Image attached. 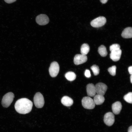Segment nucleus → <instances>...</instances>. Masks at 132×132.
Instances as JSON below:
<instances>
[{
  "label": "nucleus",
  "mask_w": 132,
  "mask_h": 132,
  "mask_svg": "<svg viewBox=\"0 0 132 132\" xmlns=\"http://www.w3.org/2000/svg\"><path fill=\"white\" fill-rule=\"evenodd\" d=\"M33 106L32 102L28 99L23 98L17 100L14 105L16 111L18 113L25 114L30 112Z\"/></svg>",
  "instance_id": "nucleus-1"
},
{
  "label": "nucleus",
  "mask_w": 132,
  "mask_h": 132,
  "mask_svg": "<svg viewBox=\"0 0 132 132\" xmlns=\"http://www.w3.org/2000/svg\"><path fill=\"white\" fill-rule=\"evenodd\" d=\"M14 97V95L12 92H9L6 94L3 97L2 100V106L5 108L9 107L13 101Z\"/></svg>",
  "instance_id": "nucleus-2"
},
{
  "label": "nucleus",
  "mask_w": 132,
  "mask_h": 132,
  "mask_svg": "<svg viewBox=\"0 0 132 132\" xmlns=\"http://www.w3.org/2000/svg\"><path fill=\"white\" fill-rule=\"evenodd\" d=\"M81 101L83 106L85 109H92L95 107V104L93 100L89 96L84 97Z\"/></svg>",
  "instance_id": "nucleus-3"
},
{
  "label": "nucleus",
  "mask_w": 132,
  "mask_h": 132,
  "mask_svg": "<svg viewBox=\"0 0 132 132\" xmlns=\"http://www.w3.org/2000/svg\"><path fill=\"white\" fill-rule=\"evenodd\" d=\"M33 101L35 106L37 108L43 107L44 103V97L39 92L35 94L33 98Z\"/></svg>",
  "instance_id": "nucleus-4"
},
{
  "label": "nucleus",
  "mask_w": 132,
  "mask_h": 132,
  "mask_svg": "<svg viewBox=\"0 0 132 132\" xmlns=\"http://www.w3.org/2000/svg\"><path fill=\"white\" fill-rule=\"evenodd\" d=\"M106 22V19L105 17L100 16L92 20L90 24L94 27L98 28L103 26Z\"/></svg>",
  "instance_id": "nucleus-5"
},
{
  "label": "nucleus",
  "mask_w": 132,
  "mask_h": 132,
  "mask_svg": "<svg viewBox=\"0 0 132 132\" xmlns=\"http://www.w3.org/2000/svg\"><path fill=\"white\" fill-rule=\"evenodd\" d=\"M49 70L50 75L51 77H55L56 76L59 70V66L58 63L55 61L52 62Z\"/></svg>",
  "instance_id": "nucleus-6"
},
{
  "label": "nucleus",
  "mask_w": 132,
  "mask_h": 132,
  "mask_svg": "<svg viewBox=\"0 0 132 132\" xmlns=\"http://www.w3.org/2000/svg\"><path fill=\"white\" fill-rule=\"evenodd\" d=\"M104 121L105 124L109 126H112L115 121V117L114 114L111 112H109L104 115Z\"/></svg>",
  "instance_id": "nucleus-7"
},
{
  "label": "nucleus",
  "mask_w": 132,
  "mask_h": 132,
  "mask_svg": "<svg viewBox=\"0 0 132 132\" xmlns=\"http://www.w3.org/2000/svg\"><path fill=\"white\" fill-rule=\"evenodd\" d=\"M96 93L104 96L107 89V86L105 84L101 82L97 84L95 86Z\"/></svg>",
  "instance_id": "nucleus-8"
},
{
  "label": "nucleus",
  "mask_w": 132,
  "mask_h": 132,
  "mask_svg": "<svg viewBox=\"0 0 132 132\" xmlns=\"http://www.w3.org/2000/svg\"><path fill=\"white\" fill-rule=\"evenodd\" d=\"M36 22L39 25H43L48 24L49 22L48 16L45 14H41L37 16L36 19Z\"/></svg>",
  "instance_id": "nucleus-9"
},
{
  "label": "nucleus",
  "mask_w": 132,
  "mask_h": 132,
  "mask_svg": "<svg viewBox=\"0 0 132 132\" xmlns=\"http://www.w3.org/2000/svg\"><path fill=\"white\" fill-rule=\"evenodd\" d=\"M87 60V57L86 55L77 54L74 58V62L75 65H78L85 63Z\"/></svg>",
  "instance_id": "nucleus-10"
},
{
  "label": "nucleus",
  "mask_w": 132,
  "mask_h": 132,
  "mask_svg": "<svg viewBox=\"0 0 132 132\" xmlns=\"http://www.w3.org/2000/svg\"><path fill=\"white\" fill-rule=\"evenodd\" d=\"M121 53L122 51L120 49L111 52L110 54V58L113 61H118L120 58Z\"/></svg>",
  "instance_id": "nucleus-11"
},
{
  "label": "nucleus",
  "mask_w": 132,
  "mask_h": 132,
  "mask_svg": "<svg viewBox=\"0 0 132 132\" xmlns=\"http://www.w3.org/2000/svg\"><path fill=\"white\" fill-rule=\"evenodd\" d=\"M86 90L89 97H94L96 93L95 86L92 83H89L87 85Z\"/></svg>",
  "instance_id": "nucleus-12"
},
{
  "label": "nucleus",
  "mask_w": 132,
  "mask_h": 132,
  "mask_svg": "<svg viewBox=\"0 0 132 132\" xmlns=\"http://www.w3.org/2000/svg\"><path fill=\"white\" fill-rule=\"evenodd\" d=\"M122 107V105L120 102L117 101L114 102L112 105L113 112L115 114H119L121 111Z\"/></svg>",
  "instance_id": "nucleus-13"
},
{
  "label": "nucleus",
  "mask_w": 132,
  "mask_h": 132,
  "mask_svg": "<svg viewBox=\"0 0 132 132\" xmlns=\"http://www.w3.org/2000/svg\"><path fill=\"white\" fill-rule=\"evenodd\" d=\"M121 35L125 38H131L132 37V28L128 27L125 28L122 32Z\"/></svg>",
  "instance_id": "nucleus-14"
},
{
  "label": "nucleus",
  "mask_w": 132,
  "mask_h": 132,
  "mask_svg": "<svg viewBox=\"0 0 132 132\" xmlns=\"http://www.w3.org/2000/svg\"><path fill=\"white\" fill-rule=\"evenodd\" d=\"M61 101L62 104L67 107L71 106L73 103V100L70 98L66 96L63 97L61 99Z\"/></svg>",
  "instance_id": "nucleus-15"
},
{
  "label": "nucleus",
  "mask_w": 132,
  "mask_h": 132,
  "mask_svg": "<svg viewBox=\"0 0 132 132\" xmlns=\"http://www.w3.org/2000/svg\"><path fill=\"white\" fill-rule=\"evenodd\" d=\"M94 97L93 100L95 105H101L104 101L105 99L103 95L97 94Z\"/></svg>",
  "instance_id": "nucleus-16"
},
{
  "label": "nucleus",
  "mask_w": 132,
  "mask_h": 132,
  "mask_svg": "<svg viewBox=\"0 0 132 132\" xmlns=\"http://www.w3.org/2000/svg\"><path fill=\"white\" fill-rule=\"evenodd\" d=\"M90 48L88 45L86 43H84L81 45L80 49L81 54L86 55L89 51Z\"/></svg>",
  "instance_id": "nucleus-17"
},
{
  "label": "nucleus",
  "mask_w": 132,
  "mask_h": 132,
  "mask_svg": "<svg viewBox=\"0 0 132 132\" xmlns=\"http://www.w3.org/2000/svg\"><path fill=\"white\" fill-rule=\"evenodd\" d=\"M98 52L100 55L103 57L106 56L107 52L106 47L103 45H100L98 48Z\"/></svg>",
  "instance_id": "nucleus-18"
},
{
  "label": "nucleus",
  "mask_w": 132,
  "mask_h": 132,
  "mask_svg": "<svg viewBox=\"0 0 132 132\" xmlns=\"http://www.w3.org/2000/svg\"><path fill=\"white\" fill-rule=\"evenodd\" d=\"M65 77L68 80L72 81L75 79L76 76L74 72L69 71L65 74Z\"/></svg>",
  "instance_id": "nucleus-19"
},
{
  "label": "nucleus",
  "mask_w": 132,
  "mask_h": 132,
  "mask_svg": "<svg viewBox=\"0 0 132 132\" xmlns=\"http://www.w3.org/2000/svg\"><path fill=\"white\" fill-rule=\"evenodd\" d=\"M124 99L128 103H132V93L129 92L125 95L123 97Z\"/></svg>",
  "instance_id": "nucleus-20"
},
{
  "label": "nucleus",
  "mask_w": 132,
  "mask_h": 132,
  "mask_svg": "<svg viewBox=\"0 0 132 132\" xmlns=\"http://www.w3.org/2000/svg\"><path fill=\"white\" fill-rule=\"evenodd\" d=\"M94 74L95 76L98 75L99 72V66L95 65H93L91 67Z\"/></svg>",
  "instance_id": "nucleus-21"
},
{
  "label": "nucleus",
  "mask_w": 132,
  "mask_h": 132,
  "mask_svg": "<svg viewBox=\"0 0 132 132\" xmlns=\"http://www.w3.org/2000/svg\"><path fill=\"white\" fill-rule=\"evenodd\" d=\"M116 66H113L109 67L108 69V71L111 75L114 76H115L116 74Z\"/></svg>",
  "instance_id": "nucleus-22"
},
{
  "label": "nucleus",
  "mask_w": 132,
  "mask_h": 132,
  "mask_svg": "<svg viewBox=\"0 0 132 132\" xmlns=\"http://www.w3.org/2000/svg\"><path fill=\"white\" fill-rule=\"evenodd\" d=\"M120 46L117 44H114L110 45V52L120 49Z\"/></svg>",
  "instance_id": "nucleus-23"
},
{
  "label": "nucleus",
  "mask_w": 132,
  "mask_h": 132,
  "mask_svg": "<svg viewBox=\"0 0 132 132\" xmlns=\"http://www.w3.org/2000/svg\"><path fill=\"white\" fill-rule=\"evenodd\" d=\"M85 76L87 78H89L91 76L90 71L88 69H86L85 72Z\"/></svg>",
  "instance_id": "nucleus-24"
},
{
  "label": "nucleus",
  "mask_w": 132,
  "mask_h": 132,
  "mask_svg": "<svg viewBox=\"0 0 132 132\" xmlns=\"http://www.w3.org/2000/svg\"><path fill=\"white\" fill-rule=\"evenodd\" d=\"M16 0H4L5 2L8 3H11L15 1Z\"/></svg>",
  "instance_id": "nucleus-25"
},
{
  "label": "nucleus",
  "mask_w": 132,
  "mask_h": 132,
  "mask_svg": "<svg viewBox=\"0 0 132 132\" xmlns=\"http://www.w3.org/2000/svg\"><path fill=\"white\" fill-rule=\"evenodd\" d=\"M132 66H129L128 68V70L129 74L131 75L132 74Z\"/></svg>",
  "instance_id": "nucleus-26"
},
{
  "label": "nucleus",
  "mask_w": 132,
  "mask_h": 132,
  "mask_svg": "<svg viewBox=\"0 0 132 132\" xmlns=\"http://www.w3.org/2000/svg\"><path fill=\"white\" fill-rule=\"evenodd\" d=\"M108 0H100V2L102 4H104L107 2Z\"/></svg>",
  "instance_id": "nucleus-27"
},
{
  "label": "nucleus",
  "mask_w": 132,
  "mask_h": 132,
  "mask_svg": "<svg viewBox=\"0 0 132 132\" xmlns=\"http://www.w3.org/2000/svg\"><path fill=\"white\" fill-rule=\"evenodd\" d=\"M132 126H130L128 128V132H132Z\"/></svg>",
  "instance_id": "nucleus-28"
},
{
  "label": "nucleus",
  "mask_w": 132,
  "mask_h": 132,
  "mask_svg": "<svg viewBox=\"0 0 132 132\" xmlns=\"http://www.w3.org/2000/svg\"><path fill=\"white\" fill-rule=\"evenodd\" d=\"M130 79L131 83H132V75H131L130 77Z\"/></svg>",
  "instance_id": "nucleus-29"
}]
</instances>
